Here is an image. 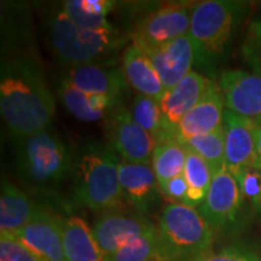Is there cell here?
Wrapping results in <instances>:
<instances>
[{
    "instance_id": "cell-1",
    "label": "cell",
    "mask_w": 261,
    "mask_h": 261,
    "mask_svg": "<svg viewBox=\"0 0 261 261\" xmlns=\"http://www.w3.org/2000/svg\"><path fill=\"white\" fill-rule=\"evenodd\" d=\"M56 103L39 65L31 58L3 62L0 70V113L16 139L47 129Z\"/></svg>"
},
{
    "instance_id": "cell-2",
    "label": "cell",
    "mask_w": 261,
    "mask_h": 261,
    "mask_svg": "<svg viewBox=\"0 0 261 261\" xmlns=\"http://www.w3.org/2000/svg\"><path fill=\"white\" fill-rule=\"evenodd\" d=\"M214 228L200 211L180 203L166 204L158 226L156 261H188L213 250Z\"/></svg>"
},
{
    "instance_id": "cell-3",
    "label": "cell",
    "mask_w": 261,
    "mask_h": 261,
    "mask_svg": "<svg viewBox=\"0 0 261 261\" xmlns=\"http://www.w3.org/2000/svg\"><path fill=\"white\" fill-rule=\"evenodd\" d=\"M116 152L109 145L92 143L84 149L79 161L76 197L94 212H115L123 201Z\"/></svg>"
},
{
    "instance_id": "cell-4",
    "label": "cell",
    "mask_w": 261,
    "mask_h": 261,
    "mask_svg": "<svg viewBox=\"0 0 261 261\" xmlns=\"http://www.w3.org/2000/svg\"><path fill=\"white\" fill-rule=\"evenodd\" d=\"M244 10V3L230 0H205L194 5L189 37L194 45L195 56L205 63L220 56Z\"/></svg>"
},
{
    "instance_id": "cell-5",
    "label": "cell",
    "mask_w": 261,
    "mask_h": 261,
    "mask_svg": "<svg viewBox=\"0 0 261 261\" xmlns=\"http://www.w3.org/2000/svg\"><path fill=\"white\" fill-rule=\"evenodd\" d=\"M50 35L57 57L68 67L100 64L113 56L122 40L114 31L93 32L75 25L63 11L57 12L50 22Z\"/></svg>"
},
{
    "instance_id": "cell-6",
    "label": "cell",
    "mask_w": 261,
    "mask_h": 261,
    "mask_svg": "<svg viewBox=\"0 0 261 261\" xmlns=\"http://www.w3.org/2000/svg\"><path fill=\"white\" fill-rule=\"evenodd\" d=\"M17 171L32 184H57L73 168V155L67 144L48 129L18 139L16 155Z\"/></svg>"
},
{
    "instance_id": "cell-7",
    "label": "cell",
    "mask_w": 261,
    "mask_h": 261,
    "mask_svg": "<svg viewBox=\"0 0 261 261\" xmlns=\"http://www.w3.org/2000/svg\"><path fill=\"white\" fill-rule=\"evenodd\" d=\"M192 9L190 4L175 3L150 12L133 29L130 35L133 45L150 52L188 35Z\"/></svg>"
},
{
    "instance_id": "cell-8",
    "label": "cell",
    "mask_w": 261,
    "mask_h": 261,
    "mask_svg": "<svg viewBox=\"0 0 261 261\" xmlns=\"http://www.w3.org/2000/svg\"><path fill=\"white\" fill-rule=\"evenodd\" d=\"M109 146L123 161L151 165L156 140L135 121L130 110L117 104L104 120Z\"/></svg>"
},
{
    "instance_id": "cell-9",
    "label": "cell",
    "mask_w": 261,
    "mask_h": 261,
    "mask_svg": "<svg viewBox=\"0 0 261 261\" xmlns=\"http://www.w3.org/2000/svg\"><path fill=\"white\" fill-rule=\"evenodd\" d=\"M242 202L243 196L236 177L224 168L213 175L210 190L198 211L214 230L224 228L236 220Z\"/></svg>"
},
{
    "instance_id": "cell-10",
    "label": "cell",
    "mask_w": 261,
    "mask_h": 261,
    "mask_svg": "<svg viewBox=\"0 0 261 261\" xmlns=\"http://www.w3.org/2000/svg\"><path fill=\"white\" fill-rule=\"evenodd\" d=\"M211 80L197 71H191L178 85L167 90L160 100L162 125L156 142L167 139L182 117L190 112L203 96Z\"/></svg>"
},
{
    "instance_id": "cell-11",
    "label": "cell",
    "mask_w": 261,
    "mask_h": 261,
    "mask_svg": "<svg viewBox=\"0 0 261 261\" xmlns=\"http://www.w3.org/2000/svg\"><path fill=\"white\" fill-rule=\"evenodd\" d=\"M225 109V99L219 84L211 81L198 103L182 117L172 135L165 140H173L182 145L192 137L217 129L224 123Z\"/></svg>"
},
{
    "instance_id": "cell-12",
    "label": "cell",
    "mask_w": 261,
    "mask_h": 261,
    "mask_svg": "<svg viewBox=\"0 0 261 261\" xmlns=\"http://www.w3.org/2000/svg\"><path fill=\"white\" fill-rule=\"evenodd\" d=\"M254 119L225 109V167L233 175L257 162Z\"/></svg>"
},
{
    "instance_id": "cell-13",
    "label": "cell",
    "mask_w": 261,
    "mask_h": 261,
    "mask_svg": "<svg viewBox=\"0 0 261 261\" xmlns=\"http://www.w3.org/2000/svg\"><path fill=\"white\" fill-rule=\"evenodd\" d=\"M219 86L227 110L250 119L261 116V75L227 69L220 75Z\"/></svg>"
},
{
    "instance_id": "cell-14",
    "label": "cell",
    "mask_w": 261,
    "mask_h": 261,
    "mask_svg": "<svg viewBox=\"0 0 261 261\" xmlns=\"http://www.w3.org/2000/svg\"><path fill=\"white\" fill-rule=\"evenodd\" d=\"M62 79L86 93L103 94L116 100L128 85L122 67H115L114 63L68 67Z\"/></svg>"
},
{
    "instance_id": "cell-15",
    "label": "cell",
    "mask_w": 261,
    "mask_h": 261,
    "mask_svg": "<svg viewBox=\"0 0 261 261\" xmlns=\"http://www.w3.org/2000/svg\"><path fill=\"white\" fill-rule=\"evenodd\" d=\"M152 225L155 224L140 214L109 212L94 223L92 231L98 246L107 257L133 238L144 233Z\"/></svg>"
},
{
    "instance_id": "cell-16",
    "label": "cell",
    "mask_w": 261,
    "mask_h": 261,
    "mask_svg": "<svg viewBox=\"0 0 261 261\" xmlns=\"http://www.w3.org/2000/svg\"><path fill=\"white\" fill-rule=\"evenodd\" d=\"M119 178L123 201L139 214L148 212L159 200L161 190L151 165L120 160Z\"/></svg>"
},
{
    "instance_id": "cell-17",
    "label": "cell",
    "mask_w": 261,
    "mask_h": 261,
    "mask_svg": "<svg viewBox=\"0 0 261 261\" xmlns=\"http://www.w3.org/2000/svg\"><path fill=\"white\" fill-rule=\"evenodd\" d=\"M145 54L154 64L166 91L171 90L191 73V67L196 60L194 45L189 34Z\"/></svg>"
},
{
    "instance_id": "cell-18",
    "label": "cell",
    "mask_w": 261,
    "mask_h": 261,
    "mask_svg": "<svg viewBox=\"0 0 261 261\" xmlns=\"http://www.w3.org/2000/svg\"><path fill=\"white\" fill-rule=\"evenodd\" d=\"M62 221L63 219L44 210L15 234L48 261H65L62 242Z\"/></svg>"
},
{
    "instance_id": "cell-19",
    "label": "cell",
    "mask_w": 261,
    "mask_h": 261,
    "mask_svg": "<svg viewBox=\"0 0 261 261\" xmlns=\"http://www.w3.org/2000/svg\"><path fill=\"white\" fill-rule=\"evenodd\" d=\"M122 69L128 85L138 94L161 100L166 90L148 55L136 45H130L122 54Z\"/></svg>"
},
{
    "instance_id": "cell-20",
    "label": "cell",
    "mask_w": 261,
    "mask_h": 261,
    "mask_svg": "<svg viewBox=\"0 0 261 261\" xmlns=\"http://www.w3.org/2000/svg\"><path fill=\"white\" fill-rule=\"evenodd\" d=\"M44 208L33 202L11 181H2L0 192V231L16 233L38 217Z\"/></svg>"
},
{
    "instance_id": "cell-21",
    "label": "cell",
    "mask_w": 261,
    "mask_h": 261,
    "mask_svg": "<svg viewBox=\"0 0 261 261\" xmlns=\"http://www.w3.org/2000/svg\"><path fill=\"white\" fill-rule=\"evenodd\" d=\"M58 96L68 112L84 122L106 120L110 110L119 104L112 97L84 92L63 79L58 83Z\"/></svg>"
},
{
    "instance_id": "cell-22",
    "label": "cell",
    "mask_w": 261,
    "mask_h": 261,
    "mask_svg": "<svg viewBox=\"0 0 261 261\" xmlns=\"http://www.w3.org/2000/svg\"><path fill=\"white\" fill-rule=\"evenodd\" d=\"M62 242L65 261H107L92 228L79 217L62 221Z\"/></svg>"
},
{
    "instance_id": "cell-23",
    "label": "cell",
    "mask_w": 261,
    "mask_h": 261,
    "mask_svg": "<svg viewBox=\"0 0 261 261\" xmlns=\"http://www.w3.org/2000/svg\"><path fill=\"white\" fill-rule=\"evenodd\" d=\"M115 3L110 0H68L62 6V11L75 25L93 32L114 31L108 22V14Z\"/></svg>"
},
{
    "instance_id": "cell-24",
    "label": "cell",
    "mask_w": 261,
    "mask_h": 261,
    "mask_svg": "<svg viewBox=\"0 0 261 261\" xmlns=\"http://www.w3.org/2000/svg\"><path fill=\"white\" fill-rule=\"evenodd\" d=\"M187 162V149L173 140L156 142L152 154V169L159 184L171 180L182 174Z\"/></svg>"
},
{
    "instance_id": "cell-25",
    "label": "cell",
    "mask_w": 261,
    "mask_h": 261,
    "mask_svg": "<svg viewBox=\"0 0 261 261\" xmlns=\"http://www.w3.org/2000/svg\"><path fill=\"white\" fill-rule=\"evenodd\" d=\"M182 175L188 184V197L185 204L194 208L200 207L213 180V172L210 165L201 156L187 149V162Z\"/></svg>"
},
{
    "instance_id": "cell-26",
    "label": "cell",
    "mask_w": 261,
    "mask_h": 261,
    "mask_svg": "<svg viewBox=\"0 0 261 261\" xmlns=\"http://www.w3.org/2000/svg\"><path fill=\"white\" fill-rule=\"evenodd\" d=\"M190 151L201 156L210 165L213 175L225 167V128L224 123L210 133L192 137L182 144Z\"/></svg>"
},
{
    "instance_id": "cell-27",
    "label": "cell",
    "mask_w": 261,
    "mask_h": 261,
    "mask_svg": "<svg viewBox=\"0 0 261 261\" xmlns=\"http://www.w3.org/2000/svg\"><path fill=\"white\" fill-rule=\"evenodd\" d=\"M158 253V226L152 225L140 236L133 238L117 249L107 261H156Z\"/></svg>"
},
{
    "instance_id": "cell-28",
    "label": "cell",
    "mask_w": 261,
    "mask_h": 261,
    "mask_svg": "<svg viewBox=\"0 0 261 261\" xmlns=\"http://www.w3.org/2000/svg\"><path fill=\"white\" fill-rule=\"evenodd\" d=\"M130 114L142 128L154 138L158 137L162 125V113L159 100L143 94H137L130 108Z\"/></svg>"
},
{
    "instance_id": "cell-29",
    "label": "cell",
    "mask_w": 261,
    "mask_h": 261,
    "mask_svg": "<svg viewBox=\"0 0 261 261\" xmlns=\"http://www.w3.org/2000/svg\"><path fill=\"white\" fill-rule=\"evenodd\" d=\"M0 261H48L22 242L15 233L0 231Z\"/></svg>"
},
{
    "instance_id": "cell-30",
    "label": "cell",
    "mask_w": 261,
    "mask_h": 261,
    "mask_svg": "<svg viewBox=\"0 0 261 261\" xmlns=\"http://www.w3.org/2000/svg\"><path fill=\"white\" fill-rule=\"evenodd\" d=\"M240 184L243 200H248L253 208L261 214V168L256 162L253 167L243 169L234 175Z\"/></svg>"
},
{
    "instance_id": "cell-31",
    "label": "cell",
    "mask_w": 261,
    "mask_h": 261,
    "mask_svg": "<svg viewBox=\"0 0 261 261\" xmlns=\"http://www.w3.org/2000/svg\"><path fill=\"white\" fill-rule=\"evenodd\" d=\"M243 55L256 74L261 75V19L250 23L243 44Z\"/></svg>"
},
{
    "instance_id": "cell-32",
    "label": "cell",
    "mask_w": 261,
    "mask_h": 261,
    "mask_svg": "<svg viewBox=\"0 0 261 261\" xmlns=\"http://www.w3.org/2000/svg\"><path fill=\"white\" fill-rule=\"evenodd\" d=\"M188 261H261V257L247 248L232 246L224 248L217 253L212 250L210 253Z\"/></svg>"
},
{
    "instance_id": "cell-33",
    "label": "cell",
    "mask_w": 261,
    "mask_h": 261,
    "mask_svg": "<svg viewBox=\"0 0 261 261\" xmlns=\"http://www.w3.org/2000/svg\"><path fill=\"white\" fill-rule=\"evenodd\" d=\"M160 190L167 200L171 201V203H187L188 184L182 174L160 184Z\"/></svg>"
},
{
    "instance_id": "cell-34",
    "label": "cell",
    "mask_w": 261,
    "mask_h": 261,
    "mask_svg": "<svg viewBox=\"0 0 261 261\" xmlns=\"http://www.w3.org/2000/svg\"><path fill=\"white\" fill-rule=\"evenodd\" d=\"M254 138H255L257 161L261 162V123H257L256 121L254 123Z\"/></svg>"
},
{
    "instance_id": "cell-35",
    "label": "cell",
    "mask_w": 261,
    "mask_h": 261,
    "mask_svg": "<svg viewBox=\"0 0 261 261\" xmlns=\"http://www.w3.org/2000/svg\"><path fill=\"white\" fill-rule=\"evenodd\" d=\"M257 123H261V116L260 117H256V119H254Z\"/></svg>"
},
{
    "instance_id": "cell-36",
    "label": "cell",
    "mask_w": 261,
    "mask_h": 261,
    "mask_svg": "<svg viewBox=\"0 0 261 261\" xmlns=\"http://www.w3.org/2000/svg\"><path fill=\"white\" fill-rule=\"evenodd\" d=\"M257 163H259V166H260V168H261V162H260V161H257Z\"/></svg>"
}]
</instances>
